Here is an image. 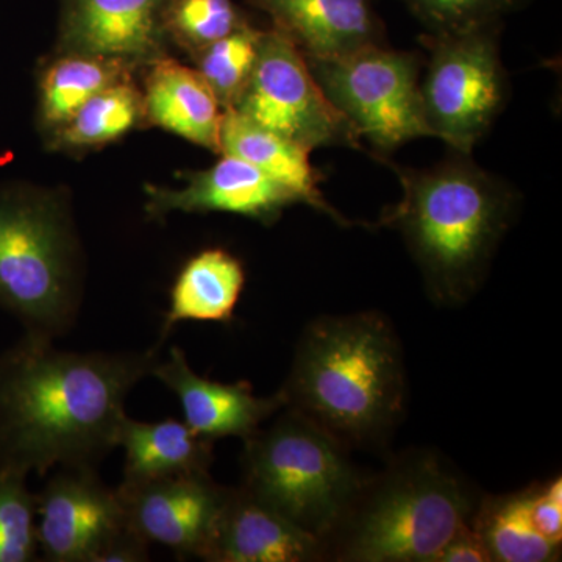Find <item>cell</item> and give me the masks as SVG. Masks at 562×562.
Segmentation results:
<instances>
[{
	"label": "cell",
	"instance_id": "6da1fadb",
	"mask_svg": "<svg viewBox=\"0 0 562 562\" xmlns=\"http://www.w3.org/2000/svg\"><path fill=\"white\" fill-rule=\"evenodd\" d=\"M25 333L0 353V469L46 475L95 465L116 447L125 401L160 360L144 351H68Z\"/></svg>",
	"mask_w": 562,
	"mask_h": 562
},
{
	"label": "cell",
	"instance_id": "7a4b0ae2",
	"mask_svg": "<svg viewBox=\"0 0 562 562\" xmlns=\"http://www.w3.org/2000/svg\"><path fill=\"white\" fill-rule=\"evenodd\" d=\"M346 449L382 446L405 417L408 383L397 331L380 312L321 316L306 325L281 386Z\"/></svg>",
	"mask_w": 562,
	"mask_h": 562
},
{
	"label": "cell",
	"instance_id": "3957f363",
	"mask_svg": "<svg viewBox=\"0 0 562 562\" xmlns=\"http://www.w3.org/2000/svg\"><path fill=\"white\" fill-rule=\"evenodd\" d=\"M379 161L397 173L403 190L380 224L402 233L432 301H471L516 216L517 192L460 151L428 169Z\"/></svg>",
	"mask_w": 562,
	"mask_h": 562
},
{
	"label": "cell",
	"instance_id": "277c9868",
	"mask_svg": "<svg viewBox=\"0 0 562 562\" xmlns=\"http://www.w3.org/2000/svg\"><path fill=\"white\" fill-rule=\"evenodd\" d=\"M479 503L469 483L431 450L398 454L362 482L325 539L324 560L438 562L472 527Z\"/></svg>",
	"mask_w": 562,
	"mask_h": 562
},
{
	"label": "cell",
	"instance_id": "5b68a950",
	"mask_svg": "<svg viewBox=\"0 0 562 562\" xmlns=\"http://www.w3.org/2000/svg\"><path fill=\"white\" fill-rule=\"evenodd\" d=\"M83 254L68 192L0 183V308L29 335L57 339L79 317Z\"/></svg>",
	"mask_w": 562,
	"mask_h": 562
},
{
	"label": "cell",
	"instance_id": "8992f818",
	"mask_svg": "<svg viewBox=\"0 0 562 562\" xmlns=\"http://www.w3.org/2000/svg\"><path fill=\"white\" fill-rule=\"evenodd\" d=\"M273 417L244 439L241 487L324 546L364 480L349 449L303 414L284 406Z\"/></svg>",
	"mask_w": 562,
	"mask_h": 562
},
{
	"label": "cell",
	"instance_id": "52a82bcc",
	"mask_svg": "<svg viewBox=\"0 0 562 562\" xmlns=\"http://www.w3.org/2000/svg\"><path fill=\"white\" fill-rule=\"evenodd\" d=\"M503 25L461 33H424L427 50L420 101L432 138L471 155L508 101V74L501 58Z\"/></svg>",
	"mask_w": 562,
	"mask_h": 562
},
{
	"label": "cell",
	"instance_id": "ba28073f",
	"mask_svg": "<svg viewBox=\"0 0 562 562\" xmlns=\"http://www.w3.org/2000/svg\"><path fill=\"white\" fill-rule=\"evenodd\" d=\"M317 83L360 138L380 155L431 136L420 101L424 58L372 44L336 57H303Z\"/></svg>",
	"mask_w": 562,
	"mask_h": 562
},
{
	"label": "cell",
	"instance_id": "9c48e42d",
	"mask_svg": "<svg viewBox=\"0 0 562 562\" xmlns=\"http://www.w3.org/2000/svg\"><path fill=\"white\" fill-rule=\"evenodd\" d=\"M231 110L310 151L362 149L360 136L328 101L302 52L273 27L261 31L254 69Z\"/></svg>",
	"mask_w": 562,
	"mask_h": 562
},
{
	"label": "cell",
	"instance_id": "30bf717a",
	"mask_svg": "<svg viewBox=\"0 0 562 562\" xmlns=\"http://www.w3.org/2000/svg\"><path fill=\"white\" fill-rule=\"evenodd\" d=\"M127 528L116 491L92 465L58 468L36 494L41 560L95 562L106 543Z\"/></svg>",
	"mask_w": 562,
	"mask_h": 562
},
{
	"label": "cell",
	"instance_id": "8fae6325",
	"mask_svg": "<svg viewBox=\"0 0 562 562\" xmlns=\"http://www.w3.org/2000/svg\"><path fill=\"white\" fill-rule=\"evenodd\" d=\"M125 524L147 543L201 560L227 487L210 472L124 480L116 490Z\"/></svg>",
	"mask_w": 562,
	"mask_h": 562
},
{
	"label": "cell",
	"instance_id": "7c38bea8",
	"mask_svg": "<svg viewBox=\"0 0 562 562\" xmlns=\"http://www.w3.org/2000/svg\"><path fill=\"white\" fill-rule=\"evenodd\" d=\"M54 52L99 55L138 72L169 55L166 10L169 0H58Z\"/></svg>",
	"mask_w": 562,
	"mask_h": 562
},
{
	"label": "cell",
	"instance_id": "4fadbf2b",
	"mask_svg": "<svg viewBox=\"0 0 562 562\" xmlns=\"http://www.w3.org/2000/svg\"><path fill=\"white\" fill-rule=\"evenodd\" d=\"M147 216L165 220L177 213L239 214L249 220L271 225L302 199L280 181L266 176L250 162L233 155L221 154L220 160L203 171L188 172L184 187L169 188L147 184Z\"/></svg>",
	"mask_w": 562,
	"mask_h": 562
},
{
	"label": "cell",
	"instance_id": "5bb4252c",
	"mask_svg": "<svg viewBox=\"0 0 562 562\" xmlns=\"http://www.w3.org/2000/svg\"><path fill=\"white\" fill-rule=\"evenodd\" d=\"M150 375L179 398L184 424L213 442L222 438H249L286 406L281 391L271 397H258L244 380L225 384L199 376L177 346L171 347L168 358L160 357Z\"/></svg>",
	"mask_w": 562,
	"mask_h": 562
},
{
	"label": "cell",
	"instance_id": "9a60e30c",
	"mask_svg": "<svg viewBox=\"0 0 562 562\" xmlns=\"http://www.w3.org/2000/svg\"><path fill=\"white\" fill-rule=\"evenodd\" d=\"M201 560L312 562L324 560L319 539L290 522L244 487H227Z\"/></svg>",
	"mask_w": 562,
	"mask_h": 562
},
{
	"label": "cell",
	"instance_id": "2e32d148",
	"mask_svg": "<svg viewBox=\"0 0 562 562\" xmlns=\"http://www.w3.org/2000/svg\"><path fill=\"white\" fill-rule=\"evenodd\" d=\"M271 18L272 27L303 57H336L387 44L382 18L372 0H244Z\"/></svg>",
	"mask_w": 562,
	"mask_h": 562
},
{
	"label": "cell",
	"instance_id": "e0dca14e",
	"mask_svg": "<svg viewBox=\"0 0 562 562\" xmlns=\"http://www.w3.org/2000/svg\"><path fill=\"white\" fill-rule=\"evenodd\" d=\"M143 72L139 87L146 128H161L221 155L225 110L198 69L165 55L147 65Z\"/></svg>",
	"mask_w": 562,
	"mask_h": 562
},
{
	"label": "cell",
	"instance_id": "ac0fdd59",
	"mask_svg": "<svg viewBox=\"0 0 562 562\" xmlns=\"http://www.w3.org/2000/svg\"><path fill=\"white\" fill-rule=\"evenodd\" d=\"M221 154L250 162L266 176L294 191L302 203L322 211L339 225H353L325 201L319 188L321 173L313 168L310 161L312 151L305 147L266 131L236 111L225 110L221 125Z\"/></svg>",
	"mask_w": 562,
	"mask_h": 562
},
{
	"label": "cell",
	"instance_id": "d6986e66",
	"mask_svg": "<svg viewBox=\"0 0 562 562\" xmlns=\"http://www.w3.org/2000/svg\"><path fill=\"white\" fill-rule=\"evenodd\" d=\"M246 271L231 251L213 247L184 262L173 281L161 344L181 322H231L241 299Z\"/></svg>",
	"mask_w": 562,
	"mask_h": 562
},
{
	"label": "cell",
	"instance_id": "ffe728a7",
	"mask_svg": "<svg viewBox=\"0 0 562 562\" xmlns=\"http://www.w3.org/2000/svg\"><path fill=\"white\" fill-rule=\"evenodd\" d=\"M127 63L99 55L54 52L36 69V127L41 136L60 127L99 92L138 76Z\"/></svg>",
	"mask_w": 562,
	"mask_h": 562
},
{
	"label": "cell",
	"instance_id": "44dd1931",
	"mask_svg": "<svg viewBox=\"0 0 562 562\" xmlns=\"http://www.w3.org/2000/svg\"><path fill=\"white\" fill-rule=\"evenodd\" d=\"M116 447L125 452L124 480L210 472L214 460V442L176 419L139 422L125 414Z\"/></svg>",
	"mask_w": 562,
	"mask_h": 562
},
{
	"label": "cell",
	"instance_id": "7402d4cb",
	"mask_svg": "<svg viewBox=\"0 0 562 562\" xmlns=\"http://www.w3.org/2000/svg\"><path fill=\"white\" fill-rule=\"evenodd\" d=\"M139 128H146L143 92L133 77L111 85L85 102L65 124L43 136V140L47 150L81 157L102 150Z\"/></svg>",
	"mask_w": 562,
	"mask_h": 562
},
{
	"label": "cell",
	"instance_id": "603a6c76",
	"mask_svg": "<svg viewBox=\"0 0 562 562\" xmlns=\"http://www.w3.org/2000/svg\"><path fill=\"white\" fill-rule=\"evenodd\" d=\"M472 528L479 532L495 562H550L561 557V546L535 531L525 506V490L480 501Z\"/></svg>",
	"mask_w": 562,
	"mask_h": 562
},
{
	"label": "cell",
	"instance_id": "cb8c5ba5",
	"mask_svg": "<svg viewBox=\"0 0 562 562\" xmlns=\"http://www.w3.org/2000/svg\"><path fill=\"white\" fill-rule=\"evenodd\" d=\"M249 24L235 0H169L166 10L169 44L188 57Z\"/></svg>",
	"mask_w": 562,
	"mask_h": 562
},
{
	"label": "cell",
	"instance_id": "d4e9b609",
	"mask_svg": "<svg viewBox=\"0 0 562 562\" xmlns=\"http://www.w3.org/2000/svg\"><path fill=\"white\" fill-rule=\"evenodd\" d=\"M260 33L254 24L246 25L190 57L224 110L233 109L249 80Z\"/></svg>",
	"mask_w": 562,
	"mask_h": 562
},
{
	"label": "cell",
	"instance_id": "484cf974",
	"mask_svg": "<svg viewBox=\"0 0 562 562\" xmlns=\"http://www.w3.org/2000/svg\"><path fill=\"white\" fill-rule=\"evenodd\" d=\"M25 473L0 469V562L40 560L36 494Z\"/></svg>",
	"mask_w": 562,
	"mask_h": 562
},
{
	"label": "cell",
	"instance_id": "4316f807",
	"mask_svg": "<svg viewBox=\"0 0 562 562\" xmlns=\"http://www.w3.org/2000/svg\"><path fill=\"white\" fill-rule=\"evenodd\" d=\"M425 27V33H461L503 25L508 14L528 0H401Z\"/></svg>",
	"mask_w": 562,
	"mask_h": 562
},
{
	"label": "cell",
	"instance_id": "83f0119b",
	"mask_svg": "<svg viewBox=\"0 0 562 562\" xmlns=\"http://www.w3.org/2000/svg\"><path fill=\"white\" fill-rule=\"evenodd\" d=\"M525 506L535 531L557 546L562 543V482L535 484L525 490Z\"/></svg>",
	"mask_w": 562,
	"mask_h": 562
},
{
	"label": "cell",
	"instance_id": "f1b7e54d",
	"mask_svg": "<svg viewBox=\"0 0 562 562\" xmlns=\"http://www.w3.org/2000/svg\"><path fill=\"white\" fill-rule=\"evenodd\" d=\"M150 543L139 538L131 528L114 536L95 562H144L150 560Z\"/></svg>",
	"mask_w": 562,
	"mask_h": 562
},
{
	"label": "cell",
	"instance_id": "f546056e",
	"mask_svg": "<svg viewBox=\"0 0 562 562\" xmlns=\"http://www.w3.org/2000/svg\"><path fill=\"white\" fill-rule=\"evenodd\" d=\"M438 562H492L479 532L465 528L443 549Z\"/></svg>",
	"mask_w": 562,
	"mask_h": 562
}]
</instances>
